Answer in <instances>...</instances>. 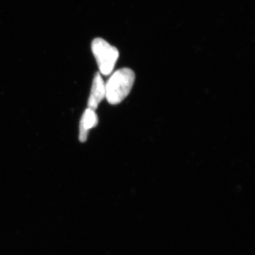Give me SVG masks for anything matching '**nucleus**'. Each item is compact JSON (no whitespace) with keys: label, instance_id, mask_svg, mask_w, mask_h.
Masks as SVG:
<instances>
[{"label":"nucleus","instance_id":"obj_1","mask_svg":"<svg viewBox=\"0 0 255 255\" xmlns=\"http://www.w3.org/2000/svg\"><path fill=\"white\" fill-rule=\"evenodd\" d=\"M135 82V73L129 68L117 70L106 85V98L111 105L121 103L129 95Z\"/></svg>","mask_w":255,"mask_h":255},{"label":"nucleus","instance_id":"obj_2","mask_svg":"<svg viewBox=\"0 0 255 255\" xmlns=\"http://www.w3.org/2000/svg\"><path fill=\"white\" fill-rule=\"evenodd\" d=\"M92 50L101 75H110L119 59L118 49L103 38H97L92 41Z\"/></svg>","mask_w":255,"mask_h":255},{"label":"nucleus","instance_id":"obj_3","mask_svg":"<svg viewBox=\"0 0 255 255\" xmlns=\"http://www.w3.org/2000/svg\"><path fill=\"white\" fill-rule=\"evenodd\" d=\"M106 97V85L100 73H97L94 78L91 94L88 100V109L95 111L98 108L100 102Z\"/></svg>","mask_w":255,"mask_h":255},{"label":"nucleus","instance_id":"obj_4","mask_svg":"<svg viewBox=\"0 0 255 255\" xmlns=\"http://www.w3.org/2000/svg\"><path fill=\"white\" fill-rule=\"evenodd\" d=\"M98 124V117L95 113V111L87 108L82 115L80 124V134L79 139L80 141H86L89 130L97 127Z\"/></svg>","mask_w":255,"mask_h":255}]
</instances>
